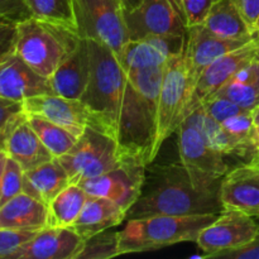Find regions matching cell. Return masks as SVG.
Instances as JSON below:
<instances>
[{"label": "cell", "mask_w": 259, "mask_h": 259, "mask_svg": "<svg viewBox=\"0 0 259 259\" xmlns=\"http://www.w3.org/2000/svg\"><path fill=\"white\" fill-rule=\"evenodd\" d=\"M220 184L201 185L180 163L148 164L142 192L126 212V220L154 215H206L224 210L219 199Z\"/></svg>", "instance_id": "6da1fadb"}, {"label": "cell", "mask_w": 259, "mask_h": 259, "mask_svg": "<svg viewBox=\"0 0 259 259\" xmlns=\"http://www.w3.org/2000/svg\"><path fill=\"white\" fill-rule=\"evenodd\" d=\"M166 66L126 72L116 143L121 162L153 163L158 129V99Z\"/></svg>", "instance_id": "7a4b0ae2"}, {"label": "cell", "mask_w": 259, "mask_h": 259, "mask_svg": "<svg viewBox=\"0 0 259 259\" xmlns=\"http://www.w3.org/2000/svg\"><path fill=\"white\" fill-rule=\"evenodd\" d=\"M88 40L91 73L80 100L90 115L89 125L116 139L126 73L110 47L99 40Z\"/></svg>", "instance_id": "3957f363"}, {"label": "cell", "mask_w": 259, "mask_h": 259, "mask_svg": "<svg viewBox=\"0 0 259 259\" xmlns=\"http://www.w3.org/2000/svg\"><path fill=\"white\" fill-rule=\"evenodd\" d=\"M219 214L206 215H154L128 220L119 232L121 254L161 249L184 242H196L202 229L211 224Z\"/></svg>", "instance_id": "277c9868"}, {"label": "cell", "mask_w": 259, "mask_h": 259, "mask_svg": "<svg viewBox=\"0 0 259 259\" xmlns=\"http://www.w3.org/2000/svg\"><path fill=\"white\" fill-rule=\"evenodd\" d=\"M81 39L70 28L32 17L18 23L15 55L40 76L50 78L72 55Z\"/></svg>", "instance_id": "5b68a950"}, {"label": "cell", "mask_w": 259, "mask_h": 259, "mask_svg": "<svg viewBox=\"0 0 259 259\" xmlns=\"http://www.w3.org/2000/svg\"><path fill=\"white\" fill-rule=\"evenodd\" d=\"M187 39V38H186ZM194 89L191 86L187 63L186 46L176 57L166 65L158 99V129L154 152L159 153L161 147L169 137L176 133L182 121L189 115Z\"/></svg>", "instance_id": "8992f818"}, {"label": "cell", "mask_w": 259, "mask_h": 259, "mask_svg": "<svg viewBox=\"0 0 259 259\" xmlns=\"http://www.w3.org/2000/svg\"><path fill=\"white\" fill-rule=\"evenodd\" d=\"M66 169L71 184L100 176L121 166L116 139L88 125L75 146L57 158Z\"/></svg>", "instance_id": "52a82bcc"}, {"label": "cell", "mask_w": 259, "mask_h": 259, "mask_svg": "<svg viewBox=\"0 0 259 259\" xmlns=\"http://www.w3.org/2000/svg\"><path fill=\"white\" fill-rule=\"evenodd\" d=\"M73 8L80 37L105 43L119 57L129 40L120 0H73Z\"/></svg>", "instance_id": "ba28073f"}, {"label": "cell", "mask_w": 259, "mask_h": 259, "mask_svg": "<svg viewBox=\"0 0 259 259\" xmlns=\"http://www.w3.org/2000/svg\"><path fill=\"white\" fill-rule=\"evenodd\" d=\"M129 40L149 35L186 37L189 28L181 0H141L138 7L124 10Z\"/></svg>", "instance_id": "9c48e42d"}, {"label": "cell", "mask_w": 259, "mask_h": 259, "mask_svg": "<svg viewBox=\"0 0 259 259\" xmlns=\"http://www.w3.org/2000/svg\"><path fill=\"white\" fill-rule=\"evenodd\" d=\"M180 162L205 186L222 182L229 172L227 157L209 146L191 114L185 118L177 129Z\"/></svg>", "instance_id": "30bf717a"}, {"label": "cell", "mask_w": 259, "mask_h": 259, "mask_svg": "<svg viewBox=\"0 0 259 259\" xmlns=\"http://www.w3.org/2000/svg\"><path fill=\"white\" fill-rule=\"evenodd\" d=\"M259 232L254 217L233 209H224L197 237L196 243L204 257L218 258L229 250L249 244Z\"/></svg>", "instance_id": "8fae6325"}, {"label": "cell", "mask_w": 259, "mask_h": 259, "mask_svg": "<svg viewBox=\"0 0 259 259\" xmlns=\"http://www.w3.org/2000/svg\"><path fill=\"white\" fill-rule=\"evenodd\" d=\"M147 166L123 162L120 167L80 182L90 196L104 197L118 204L125 212L136 204L146 180Z\"/></svg>", "instance_id": "7c38bea8"}, {"label": "cell", "mask_w": 259, "mask_h": 259, "mask_svg": "<svg viewBox=\"0 0 259 259\" xmlns=\"http://www.w3.org/2000/svg\"><path fill=\"white\" fill-rule=\"evenodd\" d=\"M257 58H259V34L242 47L228 52L227 55L210 63L195 86L194 95L189 106V114L201 105L202 101L214 95L242 68Z\"/></svg>", "instance_id": "4fadbf2b"}, {"label": "cell", "mask_w": 259, "mask_h": 259, "mask_svg": "<svg viewBox=\"0 0 259 259\" xmlns=\"http://www.w3.org/2000/svg\"><path fill=\"white\" fill-rule=\"evenodd\" d=\"M186 38L187 35H149L142 39L128 40L118 58L125 73L134 70L162 67L184 51Z\"/></svg>", "instance_id": "5bb4252c"}, {"label": "cell", "mask_w": 259, "mask_h": 259, "mask_svg": "<svg viewBox=\"0 0 259 259\" xmlns=\"http://www.w3.org/2000/svg\"><path fill=\"white\" fill-rule=\"evenodd\" d=\"M25 114L37 115L60 125L80 138L90 123L85 105L77 99H67L55 94L33 96L23 101Z\"/></svg>", "instance_id": "9a60e30c"}, {"label": "cell", "mask_w": 259, "mask_h": 259, "mask_svg": "<svg viewBox=\"0 0 259 259\" xmlns=\"http://www.w3.org/2000/svg\"><path fill=\"white\" fill-rule=\"evenodd\" d=\"M219 199L224 209L259 218V164L248 162L230 168L220 182Z\"/></svg>", "instance_id": "2e32d148"}, {"label": "cell", "mask_w": 259, "mask_h": 259, "mask_svg": "<svg viewBox=\"0 0 259 259\" xmlns=\"http://www.w3.org/2000/svg\"><path fill=\"white\" fill-rule=\"evenodd\" d=\"M252 39H228L218 37L210 33L202 24L190 27L186 39V55L192 89L195 90L200 76L210 63Z\"/></svg>", "instance_id": "e0dca14e"}, {"label": "cell", "mask_w": 259, "mask_h": 259, "mask_svg": "<svg viewBox=\"0 0 259 259\" xmlns=\"http://www.w3.org/2000/svg\"><path fill=\"white\" fill-rule=\"evenodd\" d=\"M83 243L72 228L46 227L9 259H76Z\"/></svg>", "instance_id": "ac0fdd59"}, {"label": "cell", "mask_w": 259, "mask_h": 259, "mask_svg": "<svg viewBox=\"0 0 259 259\" xmlns=\"http://www.w3.org/2000/svg\"><path fill=\"white\" fill-rule=\"evenodd\" d=\"M46 94H53L48 78L32 70L17 55L0 62V98L23 103Z\"/></svg>", "instance_id": "d6986e66"}, {"label": "cell", "mask_w": 259, "mask_h": 259, "mask_svg": "<svg viewBox=\"0 0 259 259\" xmlns=\"http://www.w3.org/2000/svg\"><path fill=\"white\" fill-rule=\"evenodd\" d=\"M3 149L9 158L19 163L23 171L35 168L53 159L51 152L46 148L39 137L28 123L25 113L9 126L3 143Z\"/></svg>", "instance_id": "ffe728a7"}, {"label": "cell", "mask_w": 259, "mask_h": 259, "mask_svg": "<svg viewBox=\"0 0 259 259\" xmlns=\"http://www.w3.org/2000/svg\"><path fill=\"white\" fill-rule=\"evenodd\" d=\"M91 73V53L89 40L82 38L72 55L63 61L48 78L53 94L67 99L82 96L88 88Z\"/></svg>", "instance_id": "44dd1931"}, {"label": "cell", "mask_w": 259, "mask_h": 259, "mask_svg": "<svg viewBox=\"0 0 259 259\" xmlns=\"http://www.w3.org/2000/svg\"><path fill=\"white\" fill-rule=\"evenodd\" d=\"M48 227V206L25 192L0 206L2 229L39 232Z\"/></svg>", "instance_id": "7402d4cb"}, {"label": "cell", "mask_w": 259, "mask_h": 259, "mask_svg": "<svg viewBox=\"0 0 259 259\" xmlns=\"http://www.w3.org/2000/svg\"><path fill=\"white\" fill-rule=\"evenodd\" d=\"M70 185L67 172L57 158L24 171L23 176V192L39 200L47 206Z\"/></svg>", "instance_id": "603a6c76"}, {"label": "cell", "mask_w": 259, "mask_h": 259, "mask_svg": "<svg viewBox=\"0 0 259 259\" xmlns=\"http://www.w3.org/2000/svg\"><path fill=\"white\" fill-rule=\"evenodd\" d=\"M126 212L114 201L104 197L89 196L72 229L83 239L118 227L125 220Z\"/></svg>", "instance_id": "cb8c5ba5"}, {"label": "cell", "mask_w": 259, "mask_h": 259, "mask_svg": "<svg viewBox=\"0 0 259 259\" xmlns=\"http://www.w3.org/2000/svg\"><path fill=\"white\" fill-rule=\"evenodd\" d=\"M202 25L212 34L228 39H252L259 34L248 25L234 0L215 3Z\"/></svg>", "instance_id": "d4e9b609"}, {"label": "cell", "mask_w": 259, "mask_h": 259, "mask_svg": "<svg viewBox=\"0 0 259 259\" xmlns=\"http://www.w3.org/2000/svg\"><path fill=\"white\" fill-rule=\"evenodd\" d=\"M211 96L229 99L247 110H254L259 105V58L242 68Z\"/></svg>", "instance_id": "484cf974"}, {"label": "cell", "mask_w": 259, "mask_h": 259, "mask_svg": "<svg viewBox=\"0 0 259 259\" xmlns=\"http://www.w3.org/2000/svg\"><path fill=\"white\" fill-rule=\"evenodd\" d=\"M90 195L80 186L71 184L48 205V227L71 228L80 217Z\"/></svg>", "instance_id": "4316f807"}, {"label": "cell", "mask_w": 259, "mask_h": 259, "mask_svg": "<svg viewBox=\"0 0 259 259\" xmlns=\"http://www.w3.org/2000/svg\"><path fill=\"white\" fill-rule=\"evenodd\" d=\"M194 118L195 123L201 131L205 141L209 143L211 148L219 153L228 156H240L245 157V151L229 133L224 129L222 123L212 119L206 111L204 110L202 105L197 106L194 111L190 113Z\"/></svg>", "instance_id": "83f0119b"}, {"label": "cell", "mask_w": 259, "mask_h": 259, "mask_svg": "<svg viewBox=\"0 0 259 259\" xmlns=\"http://www.w3.org/2000/svg\"><path fill=\"white\" fill-rule=\"evenodd\" d=\"M25 116H27L29 125L39 137L40 142L45 144L46 148L51 152L53 158L62 157L77 142V137H75L62 126L56 125V124L51 123V121L46 120L43 118H39L37 115L25 114Z\"/></svg>", "instance_id": "f1b7e54d"}, {"label": "cell", "mask_w": 259, "mask_h": 259, "mask_svg": "<svg viewBox=\"0 0 259 259\" xmlns=\"http://www.w3.org/2000/svg\"><path fill=\"white\" fill-rule=\"evenodd\" d=\"M32 17L77 32L73 0H24ZM78 33V32H77Z\"/></svg>", "instance_id": "f546056e"}, {"label": "cell", "mask_w": 259, "mask_h": 259, "mask_svg": "<svg viewBox=\"0 0 259 259\" xmlns=\"http://www.w3.org/2000/svg\"><path fill=\"white\" fill-rule=\"evenodd\" d=\"M118 255H120L119 232L109 229L86 239L76 259H110Z\"/></svg>", "instance_id": "4dcf8cb0"}, {"label": "cell", "mask_w": 259, "mask_h": 259, "mask_svg": "<svg viewBox=\"0 0 259 259\" xmlns=\"http://www.w3.org/2000/svg\"><path fill=\"white\" fill-rule=\"evenodd\" d=\"M222 125L244 148L245 157H252V138L255 129L252 111L232 116L223 121Z\"/></svg>", "instance_id": "1f68e13d"}, {"label": "cell", "mask_w": 259, "mask_h": 259, "mask_svg": "<svg viewBox=\"0 0 259 259\" xmlns=\"http://www.w3.org/2000/svg\"><path fill=\"white\" fill-rule=\"evenodd\" d=\"M23 176L24 171L19 163L8 157L3 174L2 189H0V206L23 192Z\"/></svg>", "instance_id": "d6a6232c"}, {"label": "cell", "mask_w": 259, "mask_h": 259, "mask_svg": "<svg viewBox=\"0 0 259 259\" xmlns=\"http://www.w3.org/2000/svg\"><path fill=\"white\" fill-rule=\"evenodd\" d=\"M201 105L202 108H204V110L206 111L212 119L219 121V123H223V121L232 118V116L250 111L244 109L243 106L238 105L234 101L229 100V99L219 98V96H211V98L206 99L205 101H202Z\"/></svg>", "instance_id": "836d02e7"}, {"label": "cell", "mask_w": 259, "mask_h": 259, "mask_svg": "<svg viewBox=\"0 0 259 259\" xmlns=\"http://www.w3.org/2000/svg\"><path fill=\"white\" fill-rule=\"evenodd\" d=\"M37 232L2 229L0 228V259H9L24 243L32 239Z\"/></svg>", "instance_id": "e575fe53"}, {"label": "cell", "mask_w": 259, "mask_h": 259, "mask_svg": "<svg viewBox=\"0 0 259 259\" xmlns=\"http://www.w3.org/2000/svg\"><path fill=\"white\" fill-rule=\"evenodd\" d=\"M217 2L219 0H181L187 28L202 24Z\"/></svg>", "instance_id": "d590c367"}, {"label": "cell", "mask_w": 259, "mask_h": 259, "mask_svg": "<svg viewBox=\"0 0 259 259\" xmlns=\"http://www.w3.org/2000/svg\"><path fill=\"white\" fill-rule=\"evenodd\" d=\"M18 23L0 18V62L15 55Z\"/></svg>", "instance_id": "8d00e7d4"}, {"label": "cell", "mask_w": 259, "mask_h": 259, "mask_svg": "<svg viewBox=\"0 0 259 259\" xmlns=\"http://www.w3.org/2000/svg\"><path fill=\"white\" fill-rule=\"evenodd\" d=\"M0 18L20 23L32 18L24 0H0Z\"/></svg>", "instance_id": "74e56055"}, {"label": "cell", "mask_w": 259, "mask_h": 259, "mask_svg": "<svg viewBox=\"0 0 259 259\" xmlns=\"http://www.w3.org/2000/svg\"><path fill=\"white\" fill-rule=\"evenodd\" d=\"M24 113L23 103L0 98V136Z\"/></svg>", "instance_id": "f35d334b"}, {"label": "cell", "mask_w": 259, "mask_h": 259, "mask_svg": "<svg viewBox=\"0 0 259 259\" xmlns=\"http://www.w3.org/2000/svg\"><path fill=\"white\" fill-rule=\"evenodd\" d=\"M235 5L250 28L257 33L259 20V0H234Z\"/></svg>", "instance_id": "ab89813d"}, {"label": "cell", "mask_w": 259, "mask_h": 259, "mask_svg": "<svg viewBox=\"0 0 259 259\" xmlns=\"http://www.w3.org/2000/svg\"><path fill=\"white\" fill-rule=\"evenodd\" d=\"M218 258H228V259H259V232L257 237L249 243L238 249L229 250L223 254H220Z\"/></svg>", "instance_id": "60d3db41"}, {"label": "cell", "mask_w": 259, "mask_h": 259, "mask_svg": "<svg viewBox=\"0 0 259 259\" xmlns=\"http://www.w3.org/2000/svg\"><path fill=\"white\" fill-rule=\"evenodd\" d=\"M259 156V126H255L254 129V134H253V138H252V157ZM249 159V161H250Z\"/></svg>", "instance_id": "b9f144b4"}, {"label": "cell", "mask_w": 259, "mask_h": 259, "mask_svg": "<svg viewBox=\"0 0 259 259\" xmlns=\"http://www.w3.org/2000/svg\"><path fill=\"white\" fill-rule=\"evenodd\" d=\"M8 154L5 153V151L3 149V147L0 146V189H2V181H3V174H4L5 164H7Z\"/></svg>", "instance_id": "7bdbcfd3"}, {"label": "cell", "mask_w": 259, "mask_h": 259, "mask_svg": "<svg viewBox=\"0 0 259 259\" xmlns=\"http://www.w3.org/2000/svg\"><path fill=\"white\" fill-rule=\"evenodd\" d=\"M124 10H132L136 7H138L141 0H120Z\"/></svg>", "instance_id": "ee69618b"}, {"label": "cell", "mask_w": 259, "mask_h": 259, "mask_svg": "<svg viewBox=\"0 0 259 259\" xmlns=\"http://www.w3.org/2000/svg\"><path fill=\"white\" fill-rule=\"evenodd\" d=\"M252 114H253V120H254V125L259 126V105L252 111Z\"/></svg>", "instance_id": "f6af8a7d"}, {"label": "cell", "mask_w": 259, "mask_h": 259, "mask_svg": "<svg viewBox=\"0 0 259 259\" xmlns=\"http://www.w3.org/2000/svg\"><path fill=\"white\" fill-rule=\"evenodd\" d=\"M249 163H253V164H259V156L253 157V158L250 159V161H249Z\"/></svg>", "instance_id": "bcb514c9"}, {"label": "cell", "mask_w": 259, "mask_h": 259, "mask_svg": "<svg viewBox=\"0 0 259 259\" xmlns=\"http://www.w3.org/2000/svg\"><path fill=\"white\" fill-rule=\"evenodd\" d=\"M9 129V128H8ZM8 129H7V132H8ZM7 132H5L4 134H2V136H0V146L3 147V143H4V139H5V136H7Z\"/></svg>", "instance_id": "7dc6e473"}, {"label": "cell", "mask_w": 259, "mask_h": 259, "mask_svg": "<svg viewBox=\"0 0 259 259\" xmlns=\"http://www.w3.org/2000/svg\"><path fill=\"white\" fill-rule=\"evenodd\" d=\"M257 33H259V20H258V24H257Z\"/></svg>", "instance_id": "c3c4849f"}]
</instances>
